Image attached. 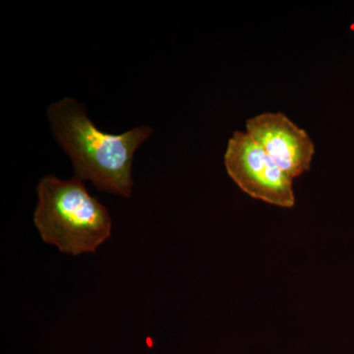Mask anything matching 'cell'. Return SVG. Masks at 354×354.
Listing matches in <instances>:
<instances>
[{
	"instance_id": "obj_1",
	"label": "cell",
	"mask_w": 354,
	"mask_h": 354,
	"mask_svg": "<svg viewBox=\"0 0 354 354\" xmlns=\"http://www.w3.org/2000/svg\"><path fill=\"white\" fill-rule=\"evenodd\" d=\"M46 116L53 137L71 160L74 176L90 181L100 192L131 196L133 160L153 134L152 127H134L122 134L102 131L85 106L69 97L53 102Z\"/></svg>"
},
{
	"instance_id": "obj_2",
	"label": "cell",
	"mask_w": 354,
	"mask_h": 354,
	"mask_svg": "<svg viewBox=\"0 0 354 354\" xmlns=\"http://www.w3.org/2000/svg\"><path fill=\"white\" fill-rule=\"evenodd\" d=\"M34 223L44 242L72 256L95 253L111 234L109 209L81 179L44 176L37 186Z\"/></svg>"
},
{
	"instance_id": "obj_3",
	"label": "cell",
	"mask_w": 354,
	"mask_h": 354,
	"mask_svg": "<svg viewBox=\"0 0 354 354\" xmlns=\"http://www.w3.org/2000/svg\"><path fill=\"white\" fill-rule=\"evenodd\" d=\"M223 160L228 176L249 196L281 208L295 207L293 179L246 132H234Z\"/></svg>"
},
{
	"instance_id": "obj_4",
	"label": "cell",
	"mask_w": 354,
	"mask_h": 354,
	"mask_svg": "<svg viewBox=\"0 0 354 354\" xmlns=\"http://www.w3.org/2000/svg\"><path fill=\"white\" fill-rule=\"evenodd\" d=\"M246 133L290 178L302 176L311 167L315 153L313 141L286 114H258L247 120Z\"/></svg>"
}]
</instances>
